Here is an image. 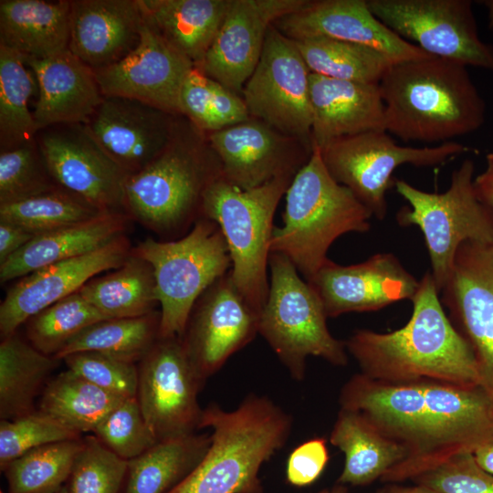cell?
Instances as JSON below:
<instances>
[{
  "label": "cell",
  "mask_w": 493,
  "mask_h": 493,
  "mask_svg": "<svg viewBox=\"0 0 493 493\" xmlns=\"http://www.w3.org/2000/svg\"><path fill=\"white\" fill-rule=\"evenodd\" d=\"M309 74L296 42L272 25L242 99L251 118L312 148Z\"/></svg>",
  "instance_id": "4fadbf2b"
},
{
  "label": "cell",
  "mask_w": 493,
  "mask_h": 493,
  "mask_svg": "<svg viewBox=\"0 0 493 493\" xmlns=\"http://www.w3.org/2000/svg\"><path fill=\"white\" fill-rule=\"evenodd\" d=\"M68 370L93 384L124 398L136 397V362L96 351H79L62 359Z\"/></svg>",
  "instance_id": "bcb514c9"
},
{
  "label": "cell",
  "mask_w": 493,
  "mask_h": 493,
  "mask_svg": "<svg viewBox=\"0 0 493 493\" xmlns=\"http://www.w3.org/2000/svg\"><path fill=\"white\" fill-rule=\"evenodd\" d=\"M79 293L108 319L145 316L159 304L153 269L132 251L120 267L89 279Z\"/></svg>",
  "instance_id": "836d02e7"
},
{
  "label": "cell",
  "mask_w": 493,
  "mask_h": 493,
  "mask_svg": "<svg viewBox=\"0 0 493 493\" xmlns=\"http://www.w3.org/2000/svg\"><path fill=\"white\" fill-rule=\"evenodd\" d=\"M311 143L319 149L337 139L385 131V107L379 84L309 74Z\"/></svg>",
  "instance_id": "4316f807"
},
{
  "label": "cell",
  "mask_w": 493,
  "mask_h": 493,
  "mask_svg": "<svg viewBox=\"0 0 493 493\" xmlns=\"http://www.w3.org/2000/svg\"><path fill=\"white\" fill-rule=\"evenodd\" d=\"M56 493H69V491H68V488L67 485H64Z\"/></svg>",
  "instance_id": "6f0895ef"
},
{
  "label": "cell",
  "mask_w": 493,
  "mask_h": 493,
  "mask_svg": "<svg viewBox=\"0 0 493 493\" xmlns=\"http://www.w3.org/2000/svg\"><path fill=\"white\" fill-rule=\"evenodd\" d=\"M60 360L46 355L17 332L0 344V417L13 420L35 409V401L45 389Z\"/></svg>",
  "instance_id": "1f68e13d"
},
{
  "label": "cell",
  "mask_w": 493,
  "mask_h": 493,
  "mask_svg": "<svg viewBox=\"0 0 493 493\" xmlns=\"http://www.w3.org/2000/svg\"><path fill=\"white\" fill-rule=\"evenodd\" d=\"M36 236L20 226L0 221V264L15 255Z\"/></svg>",
  "instance_id": "f907efd6"
},
{
  "label": "cell",
  "mask_w": 493,
  "mask_h": 493,
  "mask_svg": "<svg viewBox=\"0 0 493 493\" xmlns=\"http://www.w3.org/2000/svg\"><path fill=\"white\" fill-rule=\"evenodd\" d=\"M411 480L441 493H493V476L477 464L470 452L456 454Z\"/></svg>",
  "instance_id": "7dc6e473"
},
{
  "label": "cell",
  "mask_w": 493,
  "mask_h": 493,
  "mask_svg": "<svg viewBox=\"0 0 493 493\" xmlns=\"http://www.w3.org/2000/svg\"><path fill=\"white\" fill-rule=\"evenodd\" d=\"M177 115L143 101L104 96L86 128L129 176L142 171L169 143Z\"/></svg>",
  "instance_id": "cb8c5ba5"
},
{
  "label": "cell",
  "mask_w": 493,
  "mask_h": 493,
  "mask_svg": "<svg viewBox=\"0 0 493 493\" xmlns=\"http://www.w3.org/2000/svg\"><path fill=\"white\" fill-rule=\"evenodd\" d=\"M259 313L235 286L229 271L195 302L181 338L205 383L258 333Z\"/></svg>",
  "instance_id": "e0dca14e"
},
{
  "label": "cell",
  "mask_w": 493,
  "mask_h": 493,
  "mask_svg": "<svg viewBox=\"0 0 493 493\" xmlns=\"http://www.w3.org/2000/svg\"><path fill=\"white\" fill-rule=\"evenodd\" d=\"M128 472V460L109 449L94 435L83 446L66 483L69 493H120Z\"/></svg>",
  "instance_id": "7bdbcfd3"
},
{
  "label": "cell",
  "mask_w": 493,
  "mask_h": 493,
  "mask_svg": "<svg viewBox=\"0 0 493 493\" xmlns=\"http://www.w3.org/2000/svg\"><path fill=\"white\" fill-rule=\"evenodd\" d=\"M57 187L36 138L15 149L0 152V205L26 199Z\"/></svg>",
  "instance_id": "b9f144b4"
},
{
  "label": "cell",
  "mask_w": 493,
  "mask_h": 493,
  "mask_svg": "<svg viewBox=\"0 0 493 493\" xmlns=\"http://www.w3.org/2000/svg\"><path fill=\"white\" fill-rule=\"evenodd\" d=\"M430 272L412 299L413 312L391 332L356 330L345 341L361 373L377 381H433L465 388L479 387L474 352L445 313Z\"/></svg>",
  "instance_id": "7a4b0ae2"
},
{
  "label": "cell",
  "mask_w": 493,
  "mask_h": 493,
  "mask_svg": "<svg viewBox=\"0 0 493 493\" xmlns=\"http://www.w3.org/2000/svg\"><path fill=\"white\" fill-rule=\"evenodd\" d=\"M83 438L51 443L10 462L3 472L8 493H56L68 482Z\"/></svg>",
  "instance_id": "f35d334b"
},
{
  "label": "cell",
  "mask_w": 493,
  "mask_h": 493,
  "mask_svg": "<svg viewBox=\"0 0 493 493\" xmlns=\"http://www.w3.org/2000/svg\"><path fill=\"white\" fill-rule=\"evenodd\" d=\"M137 400L158 441L196 433L204 385L181 338H160L140 361Z\"/></svg>",
  "instance_id": "5bb4252c"
},
{
  "label": "cell",
  "mask_w": 493,
  "mask_h": 493,
  "mask_svg": "<svg viewBox=\"0 0 493 493\" xmlns=\"http://www.w3.org/2000/svg\"><path fill=\"white\" fill-rule=\"evenodd\" d=\"M203 134L188 120L184 123L178 120L162 152L128 177L123 210L130 218L160 236L174 237L202 217L204 194L223 175Z\"/></svg>",
  "instance_id": "5b68a950"
},
{
  "label": "cell",
  "mask_w": 493,
  "mask_h": 493,
  "mask_svg": "<svg viewBox=\"0 0 493 493\" xmlns=\"http://www.w3.org/2000/svg\"><path fill=\"white\" fill-rule=\"evenodd\" d=\"M274 26L295 41L329 37L364 45L382 52L393 64L433 57L382 23L367 0H307L297 11L278 19Z\"/></svg>",
  "instance_id": "7402d4cb"
},
{
  "label": "cell",
  "mask_w": 493,
  "mask_h": 493,
  "mask_svg": "<svg viewBox=\"0 0 493 493\" xmlns=\"http://www.w3.org/2000/svg\"><path fill=\"white\" fill-rule=\"evenodd\" d=\"M330 493H348V489L345 485L337 483L330 489Z\"/></svg>",
  "instance_id": "9f6ffc18"
},
{
  "label": "cell",
  "mask_w": 493,
  "mask_h": 493,
  "mask_svg": "<svg viewBox=\"0 0 493 493\" xmlns=\"http://www.w3.org/2000/svg\"><path fill=\"white\" fill-rule=\"evenodd\" d=\"M293 177H277L258 187L243 190L222 175L203 197L202 217L215 222L226 239L231 278L259 314L269 290L267 267L274 214Z\"/></svg>",
  "instance_id": "52a82bcc"
},
{
  "label": "cell",
  "mask_w": 493,
  "mask_h": 493,
  "mask_svg": "<svg viewBox=\"0 0 493 493\" xmlns=\"http://www.w3.org/2000/svg\"><path fill=\"white\" fill-rule=\"evenodd\" d=\"M207 140L223 177L243 190L277 177L295 176L312 152V148L296 143L298 139L254 118L211 132Z\"/></svg>",
  "instance_id": "ac0fdd59"
},
{
  "label": "cell",
  "mask_w": 493,
  "mask_h": 493,
  "mask_svg": "<svg viewBox=\"0 0 493 493\" xmlns=\"http://www.w3.org/2000/svg\"><path fill=\"white\" fill-rule=\"evenodd\" d=\"M124 399L68 369L48 381L37 410L79 434L93 433Z\"/></svg>",
  "instance_id": "e575fe53"
},
{
  "label": "cell",
  "mask_w": 493,
  "mask_h": 493,
  "mask_svg": "<svg viewBox=\"0 0 493 493\" xmlns=\"http://www.w3.org/2000/svg\"><path fill=\"white\" fill-rule=\"evenodd\" d=\"M270 282L259 314L258 333L297 381L305 378L309 356L335 366L348 362L345 341L332 336L323 304L285 256L270 252Z\"/></svg>",
  "instance_id": "ba28073f"
},
{
  "label": "cell",
  "mask_w": 493,
  "mask_h": 493,
  "mask_svg": "<svg viewBox=\"0 0 493 493\" xmlns=\"http://www.w3.org/2000/svg\"><path fill=\"white\" fill-rule=\"evenodd\" d=\"M319 150L331 177L349 188L372 216L383 220L388 211L386 194L395 184L393 173L397 167L436 166L467 148L452 141L435 146H402L386 131L379 130L342 137Z\"/></svg>",
  "instance_id": "8fae6325"
},
{
  "label": "cell",
  "mask_w": 493,
  "mask_h": 493,
  "mask_svg": "<svg viewBox=\"0 0 493 493\" xmlns=\"http://www.w3.org/2000/svg\"><path fill=\"white\" fill-rule=\"evenodd\" d=\"M295 42L310 73L336 79L379 84L393 64L382 52L361 44L329 37Z\"/></svg>",
  "instance_id": "d590c367"
},
{
  "label": "cell",
  "mask_w": 493,
  "mask_h": 493,
  "mask_svg": "<svg viewBox=\"0 0 493 493\" xmlns=\"http://www.w3.org/2000/svg\"><path fill=\"white\" fill-rule=\"evenodd\" d=\"M477 464L486 472L493 476V442L477 448L473 452Z\"/></svg>",
  "instance_id": "f5cc1de1"
},
{
  "label": "cell",
  "mask_w": 493,
  "mask_h": 493,
  "mask_svg": "<svg viewBox=\"0 0 493 493\" xmlns=\"http://www.w3.org/2000/svg\"><path fill=\"white\" fill-rule=\"evenodd\" d=\"M93 434L126 460L139 456L159 442L142 414L137 397L125 398L100 423Z\"/></svg>",
  "instance_id": "f6af8a7d"
},
{
  "label": "cell",
  "mask_w": 493,
  "mask_h": 493,
  "mask_svg": "<svg viewBox=\"0 0 493 493\" xmlns=\"http://www.w3.org/2000/svg\"><path fill=\"white\" fill-rule=\"evenodd\" d=\"M474 186L480 201L493 212V152L487 154L486 167L475 177Z\"/></svg>",
  "instance_id": "816d5d0a"
},
{
  "label": "cell",
  "mask_w": 493,
  "mask_h": 493,
  "mask_svg": "<svg viewBox=\"0 0 493 493\" xmlns=\"http://www.w3.org/2000/svg\"><path fill=\"white\" fill-rule=\"evenodd\" d=\"M330 442L345 456L337 483L365 486L382 478L406 457L405 449L357 411L341 408Z\"/></svg>",
  "instance_id": "f546056e"
},
{
  "label": "cell",
  "mask_w": 493,
  "mask_h": 493,
  "mask_svg": "<svg viewBox=\"0 0 493 493\" xmlns=\"http://www.w3.org/2000/svg\"><path fill=\"white\" fill-rule=\"evenodd\" d=\"M131 251L153 269L161 306L160 338H182L197 299L231 267L220 227L205 217L178 239L147 238Z\"/></svg>",
  "instance_id": "9c48e42d"
},
{
  "label": "cell",
  "mask_w": 493,
  "mask_h": 493,
  "mask_svg": "<svg viewBox=\"0 0 493 493\" xmlns=\"http://www.w3.org/2000/svg\"><path fill=\"white\" fill-rule=\"evenodd\" d=\"M307 0H230L225 19L199 69L235 93L241 92L261 57L274 23Z\"/></svg>",
  "instance_id": "44dd1931"
},
{
  "label": "cell",
  "mask_w": 493,
  "mask_h": 493,
  "mask_svg": "<svg viewBox=\"0 0 493 493\" xmlns=\"http://www.w3.org/2000/svg\"><path fill=\"white\" fill-rule=\"evenodd\" d=\"M36 139L59 187L103 212H124L129 174L100 147L85 124L52 126L38 131Z\"/></svg>",
  "instance_id": "9a60e30c"
},
{
  "label": "cell",
  "mask_w": 493,
  "mask_h": 493,
  "mask_svg": "<svg viewBox=\"0 0 493 493\" xmlns=\"http://www.w3.org/2000/svg\"><path fill=\"white\" fill-rule=\"evenodd\" d=\"M194 68L145 18L136 48L95 74L103 96L135 99L178 116L183 84Z\"/></svg>",
  "instance_id": "d6986e66"
},
{
  "label": "cell",
  "mask_w": 493,
  "mask_h": 493,
  "mask_svg": "<svg viewBox=\"0 0 493 493\" xmlns=\"http://www.w3.org/2000/svg\"><path fill=\"white\" fill-rule=\"evenodd\" d=\"M146 20L199 68L230 0H139Z\"/></svg>",
  "instance_id": "4dcf8cb0"
},
{
  "label": "cell",
  "mask_w": 493,
  "mask_h": 493,
  "mask_svg": "<svg viewBox=\"0 0 493 493\" xmlns=\"http://www.w3.org/2000/svg\"><path fill=\"white\" fill-rule=\"evenodd\" d=\"M131 218L108 212L90 220L37 235L0 264V281L21 278L47 266L93 252L124 235Z\"/></svg>",
  "instance_id": "83f0119b"
},
{
  "label": "cell",
  "mask_w": 493,
  "mask_h": 493,
  "mask_svg": "<svg viewBox=\"0 0 493 493\" xmlns=\"http://www.w3.org/2000/svg\"><path fill=\"white\" fill-rule=\"evenodd\" d=\"M329 461L324 438H312L295 447L288 456L286 477L289 484L304 487L313 483Z\"/></svg>",
  "instance_id": "681fc988"
},
{
  "label": "cell",
  "mask_w": 493,
  "mask_h": 493,
  "mask_svg": "<svg viewBox=\"0 0 493 493\" xmlns=\"http://www.w3.org/2000/svg\"><path fill=\"white\" fill-rule=\"evenodd\" d=\"M328 318L381 309L414 298L417 280L392 253H378L364 262L343 266L330 259L309 280Z\"/></svg>",
  "instance_id": "ffe728a7"
},
{
  "label": "cell",
  "mask_w": 493,
  "mask_h": 493,
  "mask_svg": "<svg viewBox=\"0 0 493 493\" xmlns=\"http://www.w3.org/2000/svg\"><path fill=\"white\" fill-rule=\"evenodd\" d=\"M81 434L36 410L13 420L0 422V468L39 446L81 438Z\"/></svg>",
  "instance_id": "ee69618b"
},
{
  "label": "cell",
  "mask_w": 493,
  "mask_h": 493,
  "mask_svg": "<svg viewBox=\"0 0 493 493\" xmlns=\"http://www.w3.org/2000/svg\"><path fill=\"white\" fill-rule=\"evenodd\" d=\"M441 293L474 352L479 387L493 404V241L461 244Z\"/></svg>",
  "instance_id": "2e32d148"
},
{
  "label": "cell",
  "mask_w": 493,
  "mask_h": 493,
  "mask_svg": "<svg viewBox=\"0 0 493 493\" xmlns=\"http://www.w3.org/2000/svg\"><path fill=\"white\" fill-rule=\"evenodd\" d=\"M131 250L128 237L123 235L93 252L47 266L21 278L1 302V338L16 333L31 317L79 291L100 272L120 267Z\"/></svg>",
  "instance_id": "603a6c76"
},
{
  "label": "cell",
  "mask_w": 493,
  "mask_h": 493,
  "mask_svg": "<svg viewBox=\"0 0 493 493\" xmlns=\"http://www.w3.org/2000/svg\"><path fill=\"white\" fill-rule=\"evenodd\" d=\"M106 319L77 291L31 317L26 338L42 353L56 357L79 332Z\"/></svg>",
  "instance_id": "60d3db41"
},
{
  "label": "cell",
  "mask_w": 493,
  "mask_h": 493,
  "mask_svg": "<svg viewBox=\"0 0 493 493\" xmlns=\"http://www.w3.org/2000/svg\"><path fill=\"white\" fill-rule=\"evenodd\" d=\"M0 493H4V492L1 490Z\"/></svg>",
  "instance_id": "91938a15"
},
{
  "label": "cell",
  "mask_w": 493,
  "mask_h": 493,
  "mask_svg": "<svg viewBox=\"0 0 493 493\" xmlns=\"http://www.w3.org/2000/svg\"><path fill=\"white\" fill-rule=\"evenodd\" d=\"M37 86L23 58L0 45V150L19 147L36 138L29 98Z\"/></svg>",
  "instance_id": "74e56055"
},
{
  "label": "cell",
  "mask_w": 493,
  "mask_h": 493,
  "mask_svg": "<svg viewBox=\"0 0 493 493\" xmlns=\"http://www.w3.org/2000/svg\"><path fill=\"white\" fill-rule=\"evenodd\" d=\"M285 194L283 226L274 227L270 252L285 256L306 280L327 262L328 250L339 236L370 229L372 215L331 177L316 146Z\"/></svg>",
  "instance_id": "8992f818"
},
{
  "label": "cell",
  "mask_w": 493,
  "mask_h": 493,
  "mask_svg": "<svg viewBox=\"0 0 493 493\" xmlns=\"http://www.w3.org/2000/svg\"><path fill=\"white\" fill-rule=\"evenodd\" d=\"M104 213L79 196L57 187L0 205V221L20 226L36 235L82 223Z\"/></svg>",
  "instance_id": "ab89813d"
},
{
  "label": "cell",
  "mask_w": 493,
  "mask_h": 493,
  "mask_svg": "<svg viewBox=\"0 0 493 493\" xmlns=\"http://www.w3.org/2000/svg\"><path fill=\"white\" fill-rule=\"evenodd\" d=\"M480 3L486 7L488 14V26L493 31V0H484Z\"/></svg>",
  "instance_id": "11a10c76"
},
{
  "label": "cell",
  "mask_w": 493,
  "mask_h": 493,
  "mask_svg": "<svg viewBox=\"0 0 493 493\" xmlns=\"http://www.w3.org/2000/svg\"><path fill=\"white\" fill-rule=\"evenodd\" d=\"M160 312L137 318L106 319L75 336L57 354L62 361L79 351H96L125 361L140 362L159 339Z\"/></svg>",
  "instance_id": "8d00e7d4"
},
{
  "label": "cell",
  "mask_w": 493,
  "mask_h": 493,
  "mask_svg": "<svg viewBox=\"0 0 493 493\" xmlns=\"http://www.w3.org/2000/svg\"><path fill=\"white\" fill-rule=\"evenodd\" d=\"M210 442L207 433L159 441L128 460L124 493H168L197 467Z\"/></svg>",
  "instance_id": "d6a6232c"
},
{
  "label": "cell",
  "mask_w": 493,
  "mask_h": 493,
  "mask_svg": "<svg viewBox=\"0 0 493 493\" xmlns=\"http://www.w3.org/2000/svg\"><path fill=\"white\" fill-rule=\"evenodd\" d=\"M145 22L139 0H70L68 49L92 70L139 45Z\"/></svg>",
  "instance_id": "d4e9b609"
},
{
  "label": "cell",
  "mask_w": 493,
  "mask_h": 493,
  "mask_svg": "<svg viewBox=\"0 0 493 493\" xmlns=\"http://www.w3.org/2000/svg\"><path fill=\"white\" fill-rule=\"evenodd\" d=\"M474 173L473 161L465 159L453 171L449 187L443 193L422 191L395 180L397 193L408 203L397 212L396 220L402 226H416L421 230L439 293L461 244L493 241V212L478 198Z\"/></svg>",
  "instance_id": "30bf717a"
},
{
  "label": "cell",
  "mask_w": 493,
  "mask_h": 493,
  "mask_svg": "<svg viewBox=\"0 0 493 493\" xmlns=\"http://www.w3.org/2000/svg\"><path fill=\"white\" fill-rule=\"evenodd\" d=\"M317 493H330V489L324 488Z\"/></svg>",
  "instance_id": "680465c9"
},
{
  "label": "cell",
  "mask_w": 493,
  "mask_h": 493,
  "mask_svg": "<svg viewBox=\"0 0 493 493\" xmlns=\"http://www.w3.org/2000/svg\"><path fill=\"white\" fill-rule=\"evenodd\" d=\"M38 98L32 112L37 133L64 124H85L103 100L95 71L69 49L45 59H26Z\"/></svg>",
  "instance_id": "484cf974"
},
{
  "label": "cell",
  "mask_w": 493,
  "mask_h": 493,
  "mask_svg": "<svg viewBox=\"0 0 493 493\" xmlns=\"http://www.w3.org/2000/svg\"><path fill=\"white\" fill-rule=\"evenodd\" d=\"M376 493H441L430 487L421 484L414 486H402L397 483H387Z\"/></svg>",
  "instance_id": "db71d44e"
},
{
  "label": "cell",
  "mask_w": 493,
  "mask_h": 493,
  "mask_svg": "<svg viewBox=\"0 0 493 493\" xmlns=\"http://www.w3.org/2000/svg\"><path fill=\"white\" fill-rule=\"evenodd\" d=\"M70 1H0V45L23 60L45 59L68 49Z\"/></svg>",
  "instance_id": "f1b7e54d"
},
{
  "label": "cell",
  "mask_w": 493,
  "mask_h": 493,
  "mask_svg": "<svg viewBox=\"0 0 493 493\" xmlns=\"http://www.w3.org/2000/svg\"><path fill=\"white\" fill-rule=\"evenodd\" d=\"M367 4L388 28L428 55L493 72V46L479 37L472 1L367 0Z\"/></svg>",
  "instance_id": "7c38bea8"
},
{
  "label": "cell",
  "mask_w": 493,
  "mask_h": 493,
  "mask_svg": "<svg viewBox=\"0 0 493 493\" xmlns=\"http://www.w3.org/2000/svg\"><path fill=\"white\" fill-rule=\"evenodd\" d=\"M181 115L203 132L216 131L209 78L199 68L187 75L180 93Z\"/></svg>",
  "instance_id": "c3c4849f"
},
{
  "label": "cell",
  "mask_w": 493,
  "mask_h": 493,
  "mask_svg": "<svg viewBox=\"0 0 493 493\" xmlns=\"http://www.w3.org/2000/svg\"><path fill=\"white\" fill-rule=\"evenodd\" d=\"M339 403L405 449V459L381 478L383 482L412 479L456 454L493 442V404L480 387L387 383L359 372L341 387Z\"/></svg>",
  "instance_id": "6da1fadb"
},
{
  "label": "cell",
  "mask_w": 493,
  "mask_h": 493,
  "mask_svg": "<svg viewBox=\"0 0 493 493\" xmlns=\"http://www.w3.org/2000/svg\"><path fill=\"white\" fill-rule=\"evenodd\" d=\"M385 131L404 142L444 143L477 131L486 103L467 67L430 57L393 64L379 83Z\"/></svg>",
  "instance_id": "3957f363"
},
{
  "label": "cell",
  "mask_w": 493,
  "mask_h": 493,
  "mask_svg": "<svg viewBox=\"0 0 493 493\" xmlns=\"http://www.w3.org/2000/svg\"><path fill=\"white\" fill-rule=\"evenodd\" d=\"M291 415L267 396L248 394L226 411L203 409L200 429L210 428V446L197 467L168 493H263L262 465L287 443Z\"/></svg>",
  "instance_id": "277c9868"
}]
</instances>
